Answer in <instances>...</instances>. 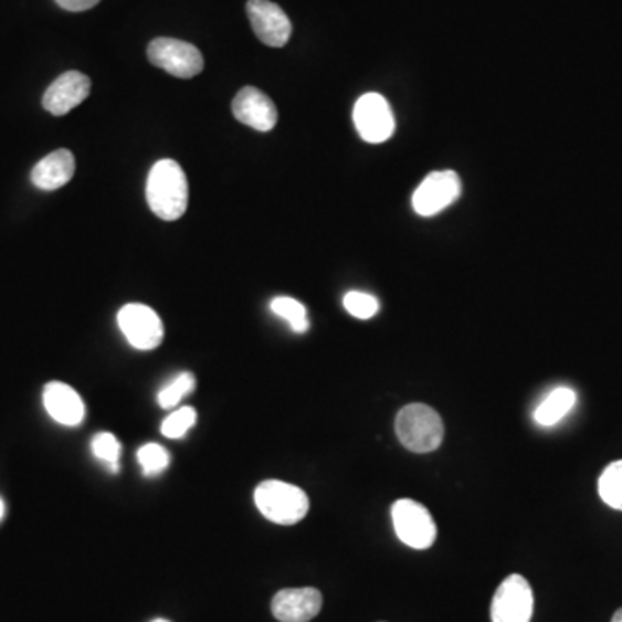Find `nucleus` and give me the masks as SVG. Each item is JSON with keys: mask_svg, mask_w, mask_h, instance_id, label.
<instances>
[{"mask_svg": "<svg viewBox=\"0 0 622 622\" xmlns=\"http://www.w3.org/2000/svg\"><path fill=\"white\" fill-rule=\"evenodd\" d=\"M147 204L165 222L179 220L189 204L186 173L173 159H161L149 171L146 186Z\"/></svg>", "mask_w": 622, "mask_h": 622, "instance_id": "nucleus-1", "label": "nucleus"}, {"mask_svg": "<svg viewBox=\"0 0 622 622\" xmlns=\"http://www.w3.org/2000/svg\"><path fill=\"white\" fill-rule=\"evenodd\" d=\"M254 504L270 523L293 526L305 519L309 499L302 488L284 481H263L254 489Z\"/></svg>", "mask_w": 622, "mask_h": 622, "instance_id": "nucleus-2", "label": "nucleus"}, {"mask_svg": "<svg viewBox=\"0 0 622 622\" xmlns=\"http://www.w3.org/2000/svg\"><path fill=\"white\" fill-rule=\"evenodd\" d=\"M397 436L410 452H434L440 449L444 437L440 413L424 403L404 407L397 417Z\"/></svg>", "mask_w": 622, "mask_h": 622, "instance_id": "nucleus-3", "label": "nucleus"}, {"mask_svg": "<svg viewBox=\"0 0 622 622\" xmlns=\"http://www.w3.org/2000/svg\"><path fill=\"white\" fill-rule=\"evenodd\" d=\"M394 531L407 547L425 550L436 541L437 527L431 512L413 499L401 498L391 508Z\"/></svg>", "mask_w": 622, "mask_h": 622, "instance_id": "nucleus-4", "label": "nucleus"}, {"mask_svg": "<svg viewBox=\"0 0 622 622\" xmlns=\"http://www.w3.org/2000/svg\"><path fill=\"white\" fill-rule=\"evenodd\" d=\"M147 57L155 66L161 67L177 78H192L204 67V60L196 45L168 36L152 40L147 48Z\"/></svg>", "mask_w": 622, "mask_h": 622, "instance_id": "nucleus-5", "label": "nucleus"}, {"mask_svg": "<svg viewBox=\"0 0 622 622\" xmlns=\"http://www.w3.org/2000/svg\"><path fill=\"white\" fill-rule=\"evenodd\" d=\"M462 194V182L455 171H432L413 192V210L421 217H436Z\"/></svg>", "mask_w": 622, "mask_h": 622, "instance_id": "nucleus-6", "label": "nucleus"}, {"mask_svg": "<svg viewBox=\"0 0 622 622\" xmlns=\"http://www.w3.org/2000/svg\"><path fill=\"white\" fill-rule=\"evenodd\" d=\"M118 326L127 341L140 351H151L164 341L165 327L155 309L130 303L119 309Z\"/></svg>", "mask_w": 622, "mask_h": 622, "instance_id": "nucleus-7", "label": "nucleus"}, {"mask_svg": "<svg viewBox=\"0 0 622 622\" xmlns=\"http://www.w3.org/2000/svg\"><path fill=\"white\" fill-rule=\"evenodd\" d=\"M354 122L365 143L381 144L394 134V115L381 94H365L355 104Z\"/></svg>", "mask_w": 622, "mask_h": 622, "instance_id": "nucleus-8", "label": "nucleus"}, {"mask_svg": "<svg viewBox=\"0 0 622 622\" xmlns=\"http://www.w3.org/2000/svg\"><path fill=\"white\" fill-rule=\"evenodd\" d=\"M531 584L519 574H512L499 584L493 597L492 621L493 622H529L533 618Z\"/></svg>", "mask_w": 622, "mask_h": 622, "instance_id": "nucleus-9", "label": "nucleus"}, {"mask_svg": "<svg viewBox=\"0 0 622 622\" xmlns=\"http://www.w3.org/2000/svg\"><path fill=\"white\" fill-rule=\"evenodd\" d=\"M246 9L260 42L268 48H284L289 42L293 24L277 4L270 0H250Z\"/></svg>", "mask_w": 622, "mask_h": 622, "instance_id": "nucleus-10", "label": "nucleus"}, {"mask_svg": "<svg viewBox=\"0 0 622 622\" xmlns=\"http://www.w3.org/2000/svg\"><path fill=\"white\" fill-rule=\"evenodd\" d=\"M91 78L84 73L66 72L45 91L44 104L51 115L63 116L84 103L91 94Z\"/></svg>", "mask_w": 622, "mask_h": 622, "instance_id": "nucleus-11", "label": "nucleus"}, {"mask_svg": "<svg viewBox=\"0 0 622 622\" xmlns=\"http://www.w3.org/2000/svg\"><path fill=\"white\" fill-rule=\"evenodd\" d=\"M321 593L315 588H287L272 600V614L281 622H309L321 609Z\"/></svg>", "mask_w": 622, "mask_h": 622, "instance_id": "nucleus-12", "label": "nucleus"}, {"mask_svg": "<svg viewBox=\"0 0 622 622\" xmlns=\"http://www.w3.org/2000/svg\"><path fill=\"white\" fill-rule=\"evenodd\" d=\"M232 113L242 125L259 131H270L277 125V107L266 94L254 87L239 91L232 103Z\"/></svg>", "mask_w": 622, "mask_h": 622, "instance_id": "nucleus-13", "label": "nucleus"}, {"mask_svg": "<svg viewBox=\"0 0 622 622\" xmlns=\"http://www.w3.org/2000/svg\"><path fill=\"white\" fill-rule=\"evenodd\" d=\"M44 407L57 424L75 428L84 422V400L72 386L64 384V382L54 381L45 386Z\"/></svg>", "mask_w": 622, "mask_h": 622, "instance_id": "nucleus-14", "label": "nucleus"}, {"mask_svg": "<svg viewBox=\"0 0 622 622\" xmlns=\"http://www.w3.org/2000/svg\"><path fill=\"white\" fill-rule=\"evenodd\" d=\"M75 175V156L67 149H57L40 159L32 170V182L40 191H57Z\"/></svg>", "mask_w": 622, "mask_h": 622, "instance_id": "nucleus-15", "label": "nucleus"}, {"mask_svg": "<svg viewBox=\"0 0 622 622\" xmlns=\"http://www.w3.org/2000/svg\"><path fill=\"white\" fill-rule=\"evenodd\" d=\"M576 403V393L569 388H557L548 394L547 400L539 404L535 412L536 422L545 428L556 425L571 412Z\"/></svg>", "mask_w": 622, "mask_h": 622, "instance_id": "nucleus-16", "label": "nucleus"}, {"mask_svg": "<svg viewBox=\"0 0 622 622\" xmlns=\"http://www.w3.org/2000/svg\"><path fill=\"white\" fill-rule=\"evenodd\" d=\"M270 308L277 317L284 318L294 333L303 334L308 330L309 321L308 317H306L305 305L294 299V297H275Z\"/></svg>", "mask_w": 622, "mask_h": 622, "instance_id": "nucleus-17", "label": "nucleus"}, {"mask_svg": "<svg viewBox=\"0 0 622 622\" xmlns=\"http://www.w3.org/2000/svg\"><path fill=\"white\" fill-rule=\"evenodd\" d=\"M600 498L609 507L622 510V460L614 462L603 471L599 481Z\"/></svg>", "mask_w": 622, "mask_h": 622, "instance_id": "nucleus-18", "label": "nucleus"}, {"mask_svg": "<svg viewBox=\"0 0 622 622\" xmlns=\"http://www.w3.org/2000/svg\"><path fill=\"white\" fill-rule=\"evenodd\" d=\"M140 467H143L144 476L155 477L170 464V453L165 446L156 443H147L140 446L137 452Z\"/></svg>", "mask_w": 622, "mask_h": 622, "instance_id": "nucleus-19", "label": "nucleus"}, {"mask_svg": "<svg viewBox=\"0 0 622 622\" xmlns=\"http://www.w3.org/2000/svg\"><path fill=\"white\" fill-rule=\"evenodd\" d=\"M196 379L192 373L183 372L175 377L173 381L158 393V403L161 409H173L187 394L194 391Z\"/></svg>", "mask_w": 622, "mask_h": 622, "instance_id": "nucleus-20", "label": "nucleus"}, {"mask_svg": "<svg viewBox=\"0 0 622 622\" xmlns=\"http://www.w3.org/2000/svg\"><path fill=\"white\" fill-rule=\"evenodd\" d=\"M92 452L97 458L106 462L107 467L112 472H118V460L122 455V444L116 440L115 434L112 432H99L94 440H92Z\"/></svg>", "mask_w": 622, "mask_h": 622, "instance_id": "nucleus-21", "label": "nucleus"}, {"mask_svg": "<svg viewBox=\"0 0 622 622\" xmlns=\"http://www.w3.org/2000/svg\"><path fill=\"white\" fill-rule=\"evenodd\" d=\"M196 419H198V413L192 407H182L168 417L161 425V432H164V436L170 437V440H180V437L186 436L189 429L194 428Z\"/></svg>", "mask_w": 622, "mask_h": 622, "instance_id": "nucleus-22", "label": "nucleus"}, {"mask_svg": "<svg viewBox=\"0 0 622 622\" xmlns=\"http://www.w3.org/2000/svg\"><path fill=\"white\" fill-rule=\"evenodd\" d=\"M345 308L349 315L360 320H369L379 312V302L372 294L360 293V291H351L345 296Z\"/></svg>", "mask_w": 622, "mask_h": 622, "instance_id": "nucleus-23", "label": "nucleus"}, {"mask_svg": "<svg viewBox=\"0 0 622 622\" xmlns=\"http://www.w3.org/2000/svg\"><path fill=\"white\" fill-rule=\"evenodd\" d=\"M56 2L60 8L66 9V11L82 12L96 8L101 0H56Z\"/></svg>", "mask_w": 622, "mask_h": 622, "instance_id": "nucleus-24", "label": "nucleus"}, {"mask_svg": "<svg viewBox=\"0 0 622 622\" xmlns=\"http://www.w3.org/2000/svg\"><path fill=\"white\" fill-rule=\"evenodd\" d=\"M612 622H622V609H619V611L615 612L614 618H612Z\"/></svg>", "mask_w": 622, "mask_h": 622, "instance_id": "nucleus-25", "label": "nucleus"}, {"mask_svg": "<svg viewBox=\"0 0 622 622\" xmlns=\"http://www.w3.org/2000/svg\"><path fill=\"white\" fill-rule=\"evenodd\" d=\"M4 512H6L4 502H2V499H0V519H2V517H4Z\"/></svg>", "mask_w": 622, "mask_h": 622, "instance_id": "nucleus-26", "label": "nucleus"}, {"mask_svg": "<svg viewBox=\"0 0 622 622\" xmlns=\"http://www.w3.org/2000/svg\"><path fill=\"white\" fill-rule=\"evenodd\" d=\"M152 622H170V621H165V619H156V621Z\"/></svg>", "mask_w": 622, "mask_h": 622, "instance_id": "nucleus-27", "label": "nucleus"}]
</instances>
